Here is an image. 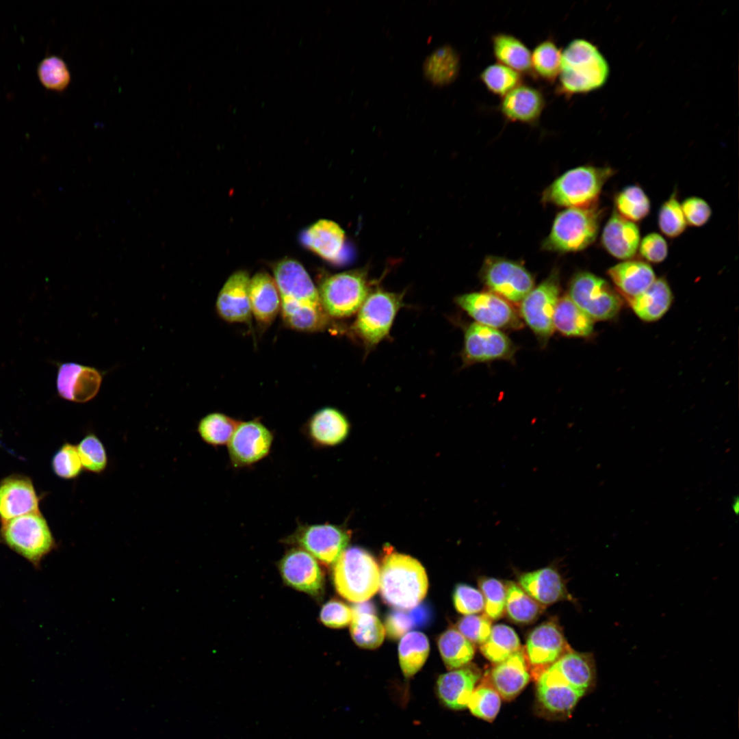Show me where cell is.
Masks as SVG:
<instances>
[{
    "label": "cell",
    "mask_w": 739,
    "mask_h": 739,
    "mask_svg": "<svg viewBox=\"0 0 739 739\" xmlns=\"http://www.w3.org/2000/svg\"><path fill=\"white\" fill-rule=\"evenodd\" d=\"M273 278L280 298L283 323L298 331L313 333L326 330L331 318L325 312L318 289L303 265L292 259H283L273 268Z\"/></svg>",
    "instance_id": "obj_1"
},
{
    "label": "cell",
    "mask_w": 739,
    "mask_h": 739,
    "mask_svg": "<svg viewBox=\"0 0 739 739\" xmlns=\"http://www.w3.org/2000/svg\"><path fill=\"white\" fill-rule=\"evenodd\" d=\"M380 570L379 588L383 599L398 610L417 606L425 597L428 581L421 563L414 558L387 547Z\"/></svg>",
    "instance_id": "obj_2"
},
{
    "label": "cell",
    "mask_w": 739,
    "mask_h": 739,
    "mask_svg": "<svg viewBox=\"0 0 739 739\" xmlns=\"http://www.w3.org/2000/svg\"><path fill=\"white\" fill-rule=\"evenodd\" d=\"M608 64L593 44L577 38L561 52L560 89L564 93H586L603 86L609 76Z\"/></svg>",
    "instance_id": "obj_3"
},
{
    "label": "cell",
    "mask_w": 739,
    "mask_h": 739,
    "mask_svg": "<svg viewBox=\"0 0 739 739\" xmlns=\"http://www.w3.org/2000/svg\"><path fill=\"white\" fill-rule=\"evenodd\" d=\"M405 291L393 292L379 287L372 289L348 328L367 354L389 337L395 318L405 306Z\"/></svg>",
    "instance_id": "obj_4"
},
{
    "label": "cell",
    "mask_w": 739,
    "mask_h": 739,
    "mask_svg": "<svg viewBox=\"0 0 739 739\" xmlns=\"http://www.w3.org/2000/svg\"><path fill=\"white\" fill-rule=\"evenodd\" d=\"M333 580L337 593L349 601L361 603L376 594L380 584V569L365 549L346 548L335 562Z\"/></svg>",
    "instance_id": "obj_5"
},
{
    "label": "cell",
    "mask_w": 739,
    "mask_h": 739,
    "mask_svg": "<svg viewBox=\"0 0 739 739\" xmlns=\"http://www.w3.org/2000/svg\"><path fill=\"white\" fill-rule=\"evenodd\" d=\"M615 172L610 167L582 166L569 170L543 191V203L583 207L597 203L606 181Z\"/></svg>",
    "instance_id": "obj_6"
},
{
    "label": "cell",
    "mask_w": 739,
    "mask_h": 739,
    "mask_svg": "<svg viewBox=\"0 0 739 739\" xmlns=\"http://www.w3.org/2000/svg\"><path fill=\"white\" fill-rule=\"evenodd\" d=\"M604 214L597 203L588 207H569L558 213L543 249L559 252H577L596 239Z\"/></svg>",
    "instance_id": "obj_7"
},
{
    "label": "cell",
    "mask_w": 739,
    "mask_h": 739,
    "mask_svg": "<svg viewBox=\"0 0 739 739\" xmlns=\"http://www.w3.org/2000/svg\"><path fill=\"white\" fill-rule=\"evenodd\" d=\"M0 541L36 569L56 547L50 528L39 511L1 522Z\"/></svg>",
    "instance_id": "obj_8"
},
{
    "label": "cell",
    "mask_w": 739,
    "mask_h": 739,
    "mask_svg": "<svg viewBox=\"0 0 739 739\" xmlns=\"http://www.w3.org/2000/svg\"><path fill=\"white\" fill-rule=\"evenodd\" d=\"M318 289L322 305L330 318L356 313L372 290L367 268L353 269L324 278Z\"/></svg>",
    "instance_id": "obj_9"
},
{
    "label": "cell",
    "mask_w": 739,
    "mask_h": 739,
    "mask_svg": "<svg viewBox=\"0 0 739 739\" xmlns=\"http://www.w3.org/2000/svg\"><path fill=\"white\" fill-rule=\"evenodd\" d=\"M567 296L593 321L612 319L623 307V300L604 278L588 272L571 279Z\"/></svg>",
    "instance_id": "obj_10"
},
{
    "label": "cell",
    "mask_w": 739,
    "mask_h": 739,
    "mask_svg": "<svg viewBox=\"0 0 739 739\" xmlns=\"http://www.w3.org/2000/svg\"><path fill=\"white\" fill-rule=\"evenodd\" d=\"M560 292V274L558 269H554L521 302L519 315L543 345L547 343L554 330L553 315Z\"/></svg>",
    "instance_id": "obj_11"
},
{
    "label": "cell",
    "mask_w": 739,
    "mask_h": 739,
    "mask_svg": "<svg viewBox=\"0 0 739 739\" xmlns=\"http://www.w3.org/2000/svg\"><path fill=\"white\" fill-rule=\"evenodd\" d=\"M480 276L490 292L510 302H521L534 287L531 273L521 263L505 258L487 257Z\"/></svg>",
    "instance_id": "obj_12"
},
{
    "label": "cell",
    "mask_w": 739,
    "mask_h": 739,
    "mask_svg": "<svg viewBox=\"0 0 739 739\" xmlns=\"http://www.w3.org/2000/svg\"><path fill=\"white\" fill-rule=\"evenodd\" d=\"M350 532L343 527L328 523L298 524L296 530L284 538V543L300 547L325 565L335 563L346 548Z\"/></svg>",
    "instance_id": "obj_13"
},
{
    "label": "cell",
    "mask_w": 739,
    "mask_h": 739,
    "mask_svg": "<svg viewBox=\"0 0 739 739\" xmlns=\"http://www.w3.org/2000/svg\"><path fill=\"white\" fill-rule=\"evenodd\" d=\"M274 439V433L259 419L240 421L227 443L232 467H251L266 458Z\"/></svg>",
    "instance_id": "obj_14"
},
{
    "label": "cell",
    "mask_w": 739,
    "mask_h": 739,
    "mask_svg": "<svg viewBox=\"0 0 739 739\" xmlns=\"http://www.w3.org/2000/svg\"><path fill=\"white\" fill-rule=\"evenodd\" d=\"M516 346L500 330L472 323L464 328L461 353L464 366L497 360H511Z\"/></svg>",
    "instance_id": "obj_15"
},
{
    "label": "cell",
    "mask_w": 739,
    "mask_h": 739,
    "mask_svg": "<svg viewBox=\"0 0 739 739\" xmlns=\"http://www.w3.org/2000/svg\"><path fill=\"white\" fill-rule=\"evenodd\" d=\"M455 303L476 323L496 329H518L520 315L503 298L490 291L471 292L457 296Z\"/></svg>",
    "instance_id": "obj_16"
},
{
    "label": "cell",
    "mask_w": 739,
    "mask_h": 739,
    "mask_svg": "<svg viewBox=\"0 0 739 739\" xmlns=\"http://www.w3.org/2000/svg\"><path fill=\"white\" fill-rule=\"evenodd\" d=\"M571 650L561 629L553 622L536 627L529 634L525 655L530 675L536 679L562 655Z\"/></svg>",
    "instance_id": "obj_17"
},
{
    "label": "cell",
    "mask_w": 739,
    "mask_h": 739,
    "mask_svg": "<svg viewBox=\"0 0 739 739\" xmlns=\"http://www.w3.org/2000/svg\"><path fill=\"white\" fill-rule=\"evenodd\" d=\"M278 569L286 585L313 597L322 595V571L315 558L305 550L298 547L287 550L278 562Z\"/></svg>",
    "instance_id": "obj_18"
},
{
    "label": "cell",
    "mask_w": 739,
    "mask_h": 739,
    "mask_svg": "<svg viewBox=\"0 0 739 739\" xmlns=\"http://www.w3.org/2000/svg\"><path fill=\"white\" fill-rule=\"evenodd\" d=\"M250 276L245 270L233 273L220 289L216 302L219 316L230 323H249L252 317L249 298Z\"/></svg>",
    "instance_id": "obj_19"
},
{
    "label": "cell",
    "mask_w": 739,
    "mask_h": 739,
    "mask_svg": "<svg viewBox=\"0 0 739 739\" xmlns=\"http://www.w3.org/2000/svg\"><path fill=\"white\" fill-rule=\"evenodd\" d=\"M350 424L345 415L332 406L316 411L302 426V432L315 447H333L348 437Z\"/></svg>",
    "instance_id": "obj_20"
},
{
    "label": "cell",
    "mask_w": 739,
    "mask_h": 739,
    "mask_svg": "<svg viewBox=\"0 0 739 739\" xmlns=\"http://www.w3.org/2000/svg\"><path fill=\"white\" fill-rule=\"evenodd\" d=\"M38 511V496L28 477L12 475L0 482L1 522Z\"/></svg>",
    "instance_id": "obj_21"
},
{
    "label": "cell",
    "mask_w": 739,
    "mask_h": 739,
    "mask_svg": "<svg viewBox=\"0 0 739 739\" xmlns=\"http://www.w3.org/2000/svg\"><path fill=\"white\" fill-rule=\"evenodd\" d=\"M301 242L329 263L339 264L343 259L345 232L335 222L325 219L315 222L302 233Z\"/></svg>",
    "instance_id": "obj_22"
},
{
    "label": "cell",
    "mask_w": 739,
    "mask_h": 739,
    "mask_svg": "<svg viewBox=\"0 0 739 739\" xmlns=\"http://www.w3.org/2000/svg\"><path fill=\"white\" fill-rule=\"evenodd\" d=\"M530 672L525 652L520 649L505 660L496 664L484 680L500 695L511 701L526 687Z\"/></svg>",
    "instance_id": "obj_23"
},
{
    "label": "cell",
    "mask_w": 739,
    "mask_h": 739,
    "mask_svg": "<svg viewBox=\"0 0 739 739\" xmlns=\"http://www.w3.org/2000/svg\"><path fill=\"white\" fill-rule=\"evenodd\" d=\"M480 677L481 671L472 664L441 675L436 684L439 700L452 710L465 708Z\"/></svg>",
    "instance_id": "obj_24"
},
{
    "label": "cell",
    "mask_w": 739,
    "mask_h": 739,
    "mask_svg": "<svg viewBox=\"0 0 739 739\" xmlns=\"http://www.w3.org/2000/svg\"><path fill=\"white\" fill-rule=\"evenodd\" d=\"M537 698L543 708L556 715H569L585 694L548 668L536 679Z\"/></svg>",
    "instance_id": "obj_25"
},
{
    "label": "cell",
    "mask_w": 739,
    "mask_h": 739,
    "mask_svg": "<svg viewBox=\"0 0 739 739\" xmlns=\"http://www.w3.org/2000/svg\"><path fill=\"white\" fill-rule=\"evenodd\" d=\"M252 316L262 328H267L281 311V298L274 278L265 272L256 273L249 284Z\"/></svg>",
    "instance_id": "obj_26"
},
{
    "label": "cell",
    "mask_w": 739,
    "mask_h": 739,
    "mask_svg": "<svg viewBox=\"0 0 739 739\" xmlns=\"http://www.w3.org/2000/svg\"><path fill=\"white\" fill-rule=\"evenodd\" d=\"M601 244L612 257L629 260L636 253L640 242L638 226L614 211L601 235Z\"/></svg>",
    "instance_id": "obj_27"
},
{
    "label": "cell",
    "mask_w": 739,
    "mask_h": 739,
    "mask_svg": "<svg viewBox=\"0 0 739 739\" xmlns=\"http://www.w3.org/2000/svg\"><path fill=\"white\" fill-rule=\"evenodd\" d=\"M607 274L626 300L644 292L656 279L651 265L640 260L621 262L609 268Z\"/></svg>",
    "instance_id": "obj_28"
},
{
    "label": "cell",
    "mask_w": 739,
    "mask_h": 739,
    "mask_svg": "<svg viewBox=\"0 0 739 739\" xmlns=\"http://www.w3.org/2000/svg\"><path fill=\"white\" fill-rule=\"evenodd\" d=\"M549 668L570 686L584 693L595 684V664L591 653L570 650Z\"/></svg>",
    "instance_id": "obj_29"
},
{
    "label": "cell",
    "mask_w": 739,
    "mask_h": 739,
    "mask_svg": "<svg viewBox=\"0 0 739 739\" xmlns=\"http://www.w3.org/2000/svg\"><path fill=\"white\" fill-rule=\"evenodd\" d=\"M504 96L500 105L501 112L505 118L513 122H534L545 106L541 92L528 86H518Z\"/></svg>",
    "instance_id": "obj_30"
},
{
    "label": "cell",
    "mask_w": 739,
    "mask_h": 739,
    "mask_svg": "<svg viewBox=\"0 0 739 739\" xmlns=\"http://www.w3.org/2000/svg\"><path fill=\"white\" fill-rule=\"evenodd\" d=\"M520 587L541 605L552 604L562 599L566 593L560 574L551 567H545L521 574Z\"/></svg>",
    "instance_id": "obj_31"
},
{
    "label": "cell",
    "mask_w": 739,
    "mask_h": 739,
    "mask_svg": "<svg viewBox=\"0 0 739 739\" xmlns=\"http://www.w3.org/2000/svg\"><path fill=\"white\" fill-rule=\"evenodd\" d=\"M627 301L639 318L645 322H654L669 309L673 294L667 281L659 278L644 292Z\"/></svg>",
    "instance_id": "obj_32"
},
{
    "label": "cell",
    "mask_w": 739,
    "mask_h": 739,
    "mask_svg": "<svg viewBox=\"0 0 739 739\" xmlns=\"http://www.w3.org/2000/svg\"><path fill=\"white\" fill-rule=\"evenodd\" d=\"M554 329L568 337H587L594 330V321L567 296L560 297L553 315Z\"/></svg>",
    "instance_id": "obj_33"
},
{
    "label": "cell",
    "mask_w": 739,
    "mask_h": 739,
    "mask_svg": "<svg viewBox=\"0 0 739 739\" xmlns=\"http://www.w3.org/2000/svg\"><path fill=\"white\" fill-rule=\"evenodd\" d=\"M460 70V55L450 44H444L426 57L423 64L425 77L435 86L453 82Z\"/></svg>",
    "instance_id": "obj_34"
},
{
    "label": "cell",
    "mask_w": 739,
    "mask_h": 739,
    "mask_svg": "<svg viewBox=\"0 0 739 739\" xmlns=\"http://www.w3.org/2000/svg\"><path fill=\"white\" fill-rule=\"evenodd\" d=\"M494 55L500 64L519 73H528L532 69L531 53L518 38L506 34H498L493 38Z\"/></svg>",
    "instance_id": "obj_35"
},
{
    "label": "cell",
    "mask_w": 739,
    "mask_h": 739,
    "mask_svg": "<svg viewBox=\"0 0 739 739\" xmlns=\"http://www.w3.org/2000/svg\"><path fill=\"white\" fill-rule=\"evenodd\" d=\"M428 638L420 632H409L403 636L398 647L401 670L406 677L413 676L424 664L429 654Z\"/></svg>",
    "instance_id": "obj_36"
},
{
    "label": "cell",
    "mask_w": 739,
    "mask_h": 739,
    "mask_svg": "<svg viewBox=\"0 0 739 739\" xmlns=\"http://www.w3.org/2000/svg\"><path fill=\"white\" fill-rule=\"evenodd\" d=\"M438 647L445 666L450 671L467 665L474 656V647L455 629H448L438 639Z\"/></svg>",
    "instance_id": "obj_37"
},
{
    "label": "cell",
    "mask_w": 739,
    "mask_h": 739,
    "mask_svg": "<svg viewBox=\"0 0 739 739\" xmlns=\"http://www.w3.org/2000/svg\"><path fill=\"white\" fill-rule=\"evenodd\" d=\"M521 649L516 632L512 627L504 624L493 626L488 638L480 645L483 656L495 664L505 660Z\"/></svg>",
    "instance_id": "obj_38"
},
{
    "label": "cell",
    "mask_w": 739,
    "mask_h": 739,
    "mask_svg": "<svg viewBox=\"0 0 739 739\" xmlns=\"http://www.w3.org/2000/svg\"><path fill=\"white\" fill-rule=\"evenodd\" d=\"M239 422L222 413H210L199 420L197 432L207 445L223 446L227 445Z\"/></svg>",
    "instance_id": "obj_39"
},
{
    "label": "cell",
    "mask_w": 739,
    "mask_h": 739,
    "mask_svg": "<svg viewBox=\"0 0 739 739\" xmlns=\"http://www.w3.org/2000/svg\"><path fill=\"white\" fill-rule=\"evenodd\" d=\"M385 633L384 625L375 614L353 612L350 634L358 646L370 649L377 648L383 642Z\"/></svg>",
    "instance_id": "obj_40"
},
{
    "label": "cell",
    "mask_w": 739,
    "mask_h": 739,
    "mask_svg": "<svg viewBox=\"0 0 739 739\" xmlns=\"http://www.w3.org/2000/svg\"><path fill=\"white\" fill-rule=\"evenodd\" d=\"M506 590L505 610L513 621L528 623L541 612V605L515 583L508 582Z\"/></svg>",
    "instance_id": "obj_41"
},
{
    "label": "cell",
    "mask_w": 739,
    "mask_h": 739,
    "mask_svg": "<svg viewBox=\"0 0 739 739\" xmlns=\"http://www.w3.org/2000/svg\"><path fill=\"white\" fill-rule=\"evenodd\" d=\"M616 211L633 222L640 221L649 213L650 200L644 190L638 185H629L614 197Z\"/></svg>",
    "instance_id": "obj_42"
},
{
    "label": "cell",
    "mask_w": 739,
    "mask_h": 739,
    "mask_svg": "<svg viewBox=\"0 0 739 739\" xmlns=\"http://www.w3.org/2000/svg\"><path fill=\"white\" fill-rule=\"evenodd\" d=\"M76 446L83 469L99 475L107 469V453L103 443L95 433H87Z\"/></svg>",
    "instance_id": "obj_43"
},
{
    "label": "cell",
    "mask_w": 739,
    "mask_h": 739,
    "mask_svg": "<svg viewBox=\"0 0 739 739\" xmlns=\"http://www.w3.org/2000/svg\"><path fill=\"white\" fill-rule=\"evenodd\" d=\"M561 51L551 40L539 43L531 53L532 68L547 81L554 80L560 70Z\"/></svg>",
    "instance_id": "obj_44"
},
{
    "label": "cell",
    "mask_w": 739,
    "mask_h": 739,
    "mask_svg": "<svg viewBox=\"0 0 739 739\" xmlns=\"http://www.w3.org/2000/svg\"><path fill=\"white\" fill-rule=\"evenodd\" d=\"M39 81L50 90L62 92L70 84L71 75L66 62L56 55L44 57L37 69Z\"/></svg>",
    "instance_id": "obj_45"
},
{
    "label": "cell",
    "mask_w": 739,
    "mask_h": 739,
    "mask_svg": "<svg viewBox=\"0 0 739 739\" xmlns=\"http://www.w3.org/2000/svg\"><path fill=\"white\" fill-rule=\"evenodd\" d=\"M500 706V695L485 681L474 689L467 705L473 715L489 722L495 718Z\"/></svg>",
    "instance_id": "obj_46"
},
{
    "label": "cell",
    "mask_w": 739,
    "mask_h": 739,
    "mask_svg": "<svg viewBox=\"0 0 739 739\" xmlns=\"http://www.w3.org/2000/svg\"><path fill=\"white\" fill-rule=\"evenodd\" d=\"M480 78L489 91L500 96H505L519 86L521 81L517 72L500 63L486 67Z\"/></svg>",
    "instance_id": "obj_47"
},
{
    "label": "cell",
    "mask_w": 739,
    "mask_h": 739,
    "mask_svg": "<svg viewBox=\"0 0 739 739\" xmlns=\"http://www.w3.org/2000/svg\"><path fill=\"white\" fill-rule=\"evenodd\" d=\"M658 222L661 232L670 238L677 237L685 231L687 223L675 192L662 205Z\"/></svg>",
    "instance_id": "obj_48"
},
{
    "label": "cell",
    "mask_w": 739,
    "mask_h": 739,
    "mask_svg": "<svg viewBox=\"0 0 739 739\" xmlns=\"http://www.w3.org/2000/svg\"><path fill=\"white\" fill-rule=\"evenodd\" d=\"M478 584L484 597V614L490 619L500 618L505 610L506 586L492 578H481Z\"/></svg>",
    "instance_id": "obj_49"
},
{
    "label": "cell",
    "mask_w": 739,
    "mask_h": 739,
    "mask_svg": "<svg viewBox=\"0 0 739 739\" xmlns=\"http://www.w3.org/2000/svg\"><path fill=\"white\" fill-rule=\"evenodd\" d=\"M51 466L55 474L60 478L72 480L79 477L83 467L77 446L64 443L53 456Z\"/></svg>",
    "instance_id": "obj_50"
},
{
    "label": "cell",
    "mask_w": 739,
    "mask_h": 739,
    "mask_svg": "<svg viewBox=\"0 0 739 739\" xmlns=\"http://www.w3.org/2000/svg\"><path fill=\"white\" fill-rule=\"evenodd\" d=\"M102 382V375L96 369L83 366L79 372L73 386L72 401L86 402L97 394Z\"/></svg>",
    "instance_id": "obj_51"
},
{
    "label": "cell",
    "mask_w": 739,
    "mask_h": 739,
    "mask_svg": "<svg viewBox=\"0 0 739 739\" xmlns=\"http://www.w3.org/2000/svg\"><path fill=\"white\" fill-rule=\"evenodd\" d=\"M457 627L469 641L480 645L487 640L492 627L490 619L484 614L466 615L458 621Z\"/></svg>",
    "instance_id": "obj_52"
},
{
    "label": "cell",
    "mask_w": 739,
    "mask_h": 739,
    "mask_svg": "<svg viewBox=\"0 0 739 739\" xmlns=\"http://www.w3.org/2000/svg\"><path fill=\"white\" fill-rule=\"evenodd\" d=\"M453 601L456 610L465 615L480 612L484 608L482 593L465 584L456 586L453 593Z\"/></svg>",
    "instance_id": "obj_53"
},
{
    "label": "cell",
    "mask_w": 739,
    "mask_h": 739,
    "mask_svg": "<svg viewBox=\"0 0 739 739\" xmlns=\"http://www.w3.org/2000/svg\"><path fill=\"white\" fill-rule=\"evenodd\" d=\"M352 617V608L337 599L330 600L324 604L320 612L321 622L331 628H341L348 625Z\"/></svg>",
    "instance_id": "obj_54"
},
{
    "label": "cell",
    "mask_w": 739,
    "mask_h": 739,
    "mask_svg": "<svg viewBox=\"0 0 739 739\" xmlns=\"http://www.w3.org/2000/svg\"><path fill=\"white\" fill-rule=\"evenodd\" d=\"M640 256L647 262L659 263L668 255V245L664 238L657 233L645 236L639 244Z\"/></svg>",
    "instance_id": "obj_55"
},
{
    "label": "cell",
    "mask_w": 739,
    "mask_h": 739,
    "mask_svg": "<svg viewBox=\"0 0 739 739\" xmlns=\"http://www.w3.org/2000/svg\"><path fill=\"white\" fill-rule=\"evenodd\" d=\"M687 224L693 226L705 224L712 215L711 207L703 198L692 196L686 198L681 204Z\"/></svg>",
    "instance_id": "obj_56"
},
{
    "label": "cell",
    "mask_w": 739,
    "mask_h": 739,
    "mask_svg": "<svg viewBox=\"0 0 739 739\" xmlns=\"http://www.w3.org/2000/svg\"><path fill=\"white\" fill-rule=\"evenodd\" d=\"M384 627L389 638L398 639L407 634L415 624L409 612L396 610L387 615Z\"/></svg>",
    "instance_id": "obj_57"
},
{
    "label": "cell",
    "mask_w": 739,
    "mask_h": 739,
    "mask_svg": "<svg viewBox=\"0 0 739 739\" xmlns=\"http://www.w3.org/2000/svg\"><path fill=\"white\" fill-rule=\"evenodd\" d=\"M81 367V365L75 363H66L60 365L57 376V390L62 398L72 401L73 386Z\"/></svg>",
    "instance_id": "obj_58"
},
{
    "label": "cell",
    "mask_w": 739,
    "mask_h": 739,
    "mask_svg": "<svg viewBox=\"0 0 739 739\" xmlns=\"http://www.w3.org/2000/svg\"><path fill=\"white\" fill-rule=\"evenodd\" d=\"M417 606L413 608L409 612V614L414 622L415 627H421L428 623L430 619L431 612L427 606L424 605Z\"/></svg>",
    "instance_id": "obj_59"
},
{
    "label": "cell",
    "mask_w": 739,
    "mask_h": 739,
    "mask_svg": "<svg viewBox=\"0 0 739 739\" xmlns=\"http://www.w3.org/2000/svg\"><path fill=\"white\" fill-rule=\"evenodd\" d=\"M738 509H739V501H738V497H736V498L734 499V502H733V510H734V511L735 512L736 514H738Z\"/></svg>",
    "instance_id": "obj_60"
}]
</instances>
